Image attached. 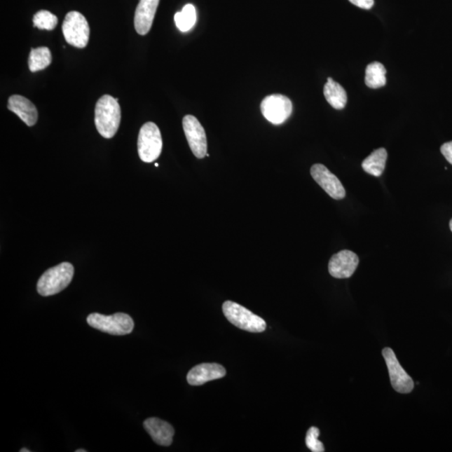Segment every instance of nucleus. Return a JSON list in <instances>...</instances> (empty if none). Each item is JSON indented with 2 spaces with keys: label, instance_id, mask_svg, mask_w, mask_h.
<instances>
[{
  "label": "nucleus",
  "instance_id": "1",
  "mask_svg": "<svg viewBox=\"0 0 452 452\" xmlns=\"http://www.w3.org/2000/svg\"><path fill=\"white\" fill-rule=\"evenodd\" d=\"M120 123L118 99L104 95L99 99L95 109V124L98 132L105 139H111L117 133Z\"/></svg>",
  "mask_w": 452,
  "mask_h": 452
},
{
  "label": "nucleus",
  "instance_id": "2",
  "mask_svg": "<svg viewBox=\"0 0 452 452\" xmlns=\"http://www.w3.org/2000/svg\"><path fill=\"white\" fill-rule=\"evenodd\" d=\"M74 275V266L63 262L43 273L37 283L39 294L43 296H53L62 292L69 286Z\"/></svg>",
  "mask_w": 452,
  "mask_h": 452
},
{
  "label": "nucleus",
  "instance_id": "3",
  "mask_svg": "<svg viewBox=\"0 0 452 452\" xmlns=\"http://www.w3.org/2000/svg\"><path fill=\"white\" fill-rule=\"evenodd\" d=\"M222 309L228 321L240 329L251 333H262L266 330V324L263 318L256 315L243 306L226 301L224 303Z\"/></svg>",
  "mask_w": 452,
  "mask_h": 452
},
{
  "label": "nucleus",
  "instance_id": "4",
  "mask_svg": "<svg viewBox=\"0 0 452 452\" xmlns=\"http://www.w3.org/2000/svg\"><path fill=\"white\" fill-rule=\"evenodd\" d=\"M88 324L92 328L111 335H127L135 329V322L126 313H118L106 316L100 313H92L88 317Z\"/></svg>",
  "mask_w": 452,
  "mask_h": 452
},
{
  "label": "nucleus",
  "instance_id": "5",
  "mask_svg": "<svg viewBox=\"0 0 452 452\" xmlns=\"http://www.w3.org/2000/svg\"><path fill=\"white\" fill-rule=\"evenodd\" d=\"M162 149L163 139L158 127L153 123H146L142 126L137 139V151L141 160L145 163L156 160L160 156Z\"/></svg>",
  "mask_w": 452,
  "mask_h": 452
},
{
  "label": "nucleus",
  "instance_id": "6",
  "mask_svg": "<svg viewBox=\"0 0 452 452\" xmlns=\"http://www.w3.org/2000/svg\"><path fill=\"white\" fill-rule=\"evenodd\" d=\"M62 32L69 45L83 49L88 44L89 25L85 16L79 12L68 13L63 21Z\"/></svg>",
  "mask_w": 452,
  "mask_h": 452
},
{
  "label": "nucleus",
  "instance_id": "7",
  "mask_svg": "<svg viewBox=\"0 0 452 452\" xmlns=\"http://www.w3.org/2000/svg\"><path fill=\"white\" fill-rule=\"evenodd\" d=\"M292 103L289 98L282 94H273L261 102V111L264 118L275 125L282 124L290 118Z\"/></svg>",
  "mask_w": 452,
  "mask_h": 452
},
{
  "label": "nucleus",
  "instance_id": "8",
  "mask_svg": "<svg viewBox=\"0 0 452 452\" xmlns=\"http://www.w3.org/2000/svg\"><path fill=\"white\" fill-rule=\"evenodd\" d=\"M384 356L387 368H388L391 385L395 390L402 394H409L414 389V381L411 377L404 371L400 365L395 352L390 348H385L382 352Z\"/></svg>",
  "mask_w": 452,
  "mask_h": 452
},
{
  "label": "nucleus",
  "instance_id": "9",
  "mask_svg": "<svg viewBox=\"0 0 452 452\" xmlns=\"http://www.w3.org/2000/svg\"><path fill=\"white\" fill-rule=\"evenodd\" d=\"M183 128L189 148L198 158H203L207 154V139L205 131L196 117L187 115L183 119Z\"/></svg>",
  "mask_w": 452,
  "mask_h": 452
},
{
  "label": "nucleus",
  "instance_id": "10",
  "mask_svg": "<svg viewBox=\"0 0 452 452\" xmlns=\"http://www.w3.org/2000/svg\"><path fill=\"white\" fill-rule=\"evenodd\" d=\"M311 175L318 185L333 199L338 200L345 197V189L343 188L337 176L331 173L328 167L320 163H316L311 167Z\"/></svg>",
  "mask_w": 452,
  "mask_h": 452
},
{
  "label": "nucleus",
  "instance_id": "11",
  "mask_svg": "<svg viewBox=\"0 0 452 452\" xmlns=\"http://www.w3.org/2000/svg\"><path fill=\"white\" fill-rule=\"evenodd\" d=\"M359 259L355 252L343 249L331 256L329 270L331 277L338 279L350 278L358 268Z\"/></svg>",
  "mask_w": 452,
  "mask_h": 452
},
{
  "label": "nucleus",
  "instance_id": "12",
  "mask_svg": "<svg viewBox=\"0 0 452 452\" xmlns=\"http://www.w3.org/2000/svg\"><path fill=\"white\" fill-rule=\"evenodd\" d=\"M226 370L222 365L218 364H201L193 367L187 376L189 385L199 386L209 381L219 380L225 377Z\"/></svg>",
  "mask_w": 452,
  "mask_h": 452
},
{
  "label": "nucleus",
  "instance_id": "13",
  "mask_svg": "<svg viewBox=\"0 0 452 452\" xmlns=\"http://www.w3.org/2000/svg\"><path fill=\"white\" fill-rule=\"evenodd\" d=\"M159 0H140L135 17V27L137 34L145 36L152 27Z\"/></svg>",
  "mask_w": 452,
  "mask_h": 452
},
{
  "label": "nucleus",
  "instance_id": "14",
  "mask_svg": "<svg viewBox=\"0 0 452 452\" xmlns=\"http://www.w3.org/2000/svg\"><path fill=\"white\" fill-rule=\"evenodd\" d=\"M8 109L18 116L29 127H32L37 123L36 107L27 97L20 95H13L8 98Z\"/></svg>",
  "mask_w": 452,
  "mask_h": 452
},
{
  "label": "nucleus",
  "instance_id": "15",
  "mask_svg": "<svg viewBox=\"0 0 452 452\" xmlns=\"http://www.w3.org/2000/svg\"><path fill=\"white\" fill-rule=\"evenodd\" d=\"M144 426L158 445L169 446L173 442L174 430L167 422L158 418H149L144 422Z\"/></svg>",
  "mask_w": 452,
  "mask_h": 452
},
{
  "label": "nucleus",
  "instance_id": "16",
  "mask_svg": "<svg viewBox=\"0 0 452 452\" xmlns=\"http://www.w3.org/2000/svg\"><path fill=\"white\" fill-rule=\"evenodd\" d=\"M324 94L327 102L335 109L341 110L347 104L346 90L331 77L328 78L324 85Z\"/></svg>",
  "mask_w": 452,
  "mask_h": 452
},
{
  "label": "nucleus",
  "instance_id": "17",
  "mask_svg": "<svg viewBox=\"0 0 452 452\" xmlns=\"http://www.w3.org/2000/svg\"><path fill=\"white\" fill-rule=\"evenodd\" d=\"M388 153L384 148L374 150V152L366 158L362 163V167L369 174L380 177L385 169Z\"/></svg>",
  "mask_w": 452,
  "mask_h": 452
},
{
  "label": "nucleus",
  "instance_id": "18",
  "mask_svg": "<svg viewBox=\"0 0 452 452\" xmlns=\"http://www.w3.org/2000/svg\"><path fill=\"white\" fill-rule=\"evenodd\" d=\"M365 84L368 88L378 89L386 84V69L380 62L369 64L365 71Z\"/></svg>",
  "mask_w": 452,
  "mask_h": 452
},
{
  "label": "nucleus",
  "instance_id": "19",
  "mask_svg": "<svg viewBox=\"0 0 452 452\" xmlns=\"http://www.w3.org/2000/svg\"><path fill=\"white\" fill-rule=\"evenodd\" d=\"M53 62V57L49 48L47 47H38L32 49L29 57V68L30 71L36 72L44 70Z\"/></svg>",
  "mask_w": 452,
  "mask_h": 452
},
{
  "label": "nucleus",
  "instance_id": "20",
  "mask_svg": "<svg viewBox=\"0 0 452 452\" xmlns=\"http://www.w3.org/2000/svg\"><path fill=\"white\" fill-rule=\"evenodd\" d=\"M196 11L193 4H186L182 11L176 13L174 21L176 27L182 32H187L196 23Z\"/></svg>",
  "mask_w": 452,
  "mask_h": 452
},
{
  "label": "nucleus",
  "instance_id": "21",
  "mask_svg": "<svg viewBox=\"0 0 452 452\" xmlns=\"http://www.w3.org/2000/svg\"><path fill=\"white\" fill-rule=\"evenodd\" d=\"M34 27L40 29L53 30L58 24L57 17L47 11H41L34 15Z\"/></svg>",
  "mask_w": 452,
  "mask_h": 452
},
{
  "label": "nucleus",
  "instance_id": "22",
  "mask_svg": "<svg viewBox=\"0 0 452 452\" xmlns=\"http://www.w3.org/2000/svg\"><path fill=\"white\" fill-rule=\"evenodd\" d=\"M320 430L317 427H311L308 430L307 437H306V445L308 448L313 452H324V446L322 443L318 440Z\"/></svg>",
  "mask_w": 452,
  "mask_h": 452
},
{
  "label": "nucleus",
  "instance_id": "23",
  "mask_svg": "<svg viewBox=\"0 0 452 452\" xmlns=\"http://www.w3.org/2000/svg\"><path fill=\"white\" fill-rule=\"evenodd\" d=\"M441 152L452 165V141L441 146Z\"/></svg>",
  "mask_w": 452,
  "mask_h": 452
},
{
  "label": "nucleus",
  "instance_id": "24",
  "mask_svg": "<svg viewBox=\"0 0 452 452\" xmlns=\"http://www.w3.org/2000/svg\"><path fill=\"white\" fill-rule=\"evenodd\" d=\"M350 1L355 6L364 8V10H370L374 4V0H350Z\"/></svg>",
  "mask_w": 452,
  "mask_h": 452
},
{
  "label": "nucleus",
  "instance_id": "25",
  "mask_svg": "<svg viewBox=\"0 0 452 452\" xmlns=\"http://www.w3.org/2000/svg\"><path fill=\"white\" fill-rule=\"evenodd\" d=\"M20 451V452H29L30 451L27 450V449H25V448H23V449H21Z\"/></svg>",
  "mask_w": 452,
  "mask_h": 452
},
{
  "label": "nucleus",
  "instance_id": "26",
  "mask_svg": "<svg viewBox=\"0 0 452 452\" xmlns=\"http://www.w3.org/2000/svg\"><path fill=\"white\" fill-rule=\"evenodd\" d=\"M76 452H87V451L84 449H81V450H76Z\"/></svg>",
  "mask_w": 452,
  "mask_h": 452
},
{
  "label": "nucleus",
  "instance_id": "27",
  "mask_svg": "<svg viewBox=\"0 0 452 452\" xmlns=\"http://www.w3.org/2000/svg\"><path fill=\"white\" fill-rule=\"evenodd\" d=\"M450 229L452 232V219H451V221H450Z\"/></svg>",
  "mask_w": 452,
  "mask_h": 452
},
{
  "label": "nucleus",
  "instance_id": "28",
  "mask_svg": "<svg viewBox=\"0 0 452 452\" xmlns=\"http://www.w3.org/2000/svg\"><path fill=\"white\" fill-rule=\"evenodd\" d=\"M155 166L158 167V163H155Z\"/></svg>",
  "mask_w": 452,
  "mask_h": 452
}]
</instances>
